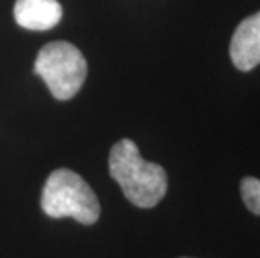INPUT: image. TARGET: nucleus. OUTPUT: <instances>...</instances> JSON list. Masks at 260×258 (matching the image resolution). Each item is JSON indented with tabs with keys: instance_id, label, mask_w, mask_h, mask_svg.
<instances>
[{
	"instance_id": "nucleus-3",
	"label": "nucleus",
	"mask_w": 260,
	"mask_h": 258,
	"mask_svg": "<svg viewBox=\"0 0 260 258\" xmlns=\"http://www.w3.org/2000/svg\"><path fill=\"white\" fill-rule=\"evenodd\" d=\"M34 70L59 101L74 97L84 84L87 64L76 46L64 41L51 42L37 54Z\"/></svg>"
},
{
	"instance_id": "nucleus-7",
	"label": "nucleus",
	"mask_w": 260,
	"mask_h": 258,
	"mask_svg": "<svg viewBox=\"0 0 260 258\" xmlns=\"http://www.w3.org/2000/svg\"><path fill=\"white\" fill-rule=\"evenodd\" d=\"M181 258H188V256H181Z\"/></svg>"
},
{
	"instance_id": "nucleus-1",
	"label": "nucleus",
	"mask_w": 260,
	"mask_h": 258,
	"mask_svg": "<svg viewBox=\"0 0 260 258\" xmlns=\"http://www.w3.org/2000/svg\"><path fill=\"white\" fill-rule=\"evenodd\" d=\"M109 174L126 200L138 208H153L165 198L168 176L163 166L143 159L136 142L121 139L109 153Z\"/></svg>"
},
{
	"instance_id": "nucleus-2",
	"label": "nucleus",
	"mask_w": 260,
	"mask_h": 258,
	"mask_svg": "<svg viewBox=\"0 0 260 258\" xmlns=\"http://www.w3.org/2000/svg\"><path fill=\"white\" fill-rule=\"evenodd\" d=\"M42 211L51 218H74L82 225H94L101 215L96 193L79 174L71 169H56L44 185Z\"/></svg>"
},
{
	"instance_id": "nucleus-5",
	"label": "nucleus",
	"mask_w": 260,
	"mask_h": 258,
	"mask_svg": "<svg viewBox=\"0 0 260 258\" xmlns=\"http://www.w3.org/2000/svg\"><path fill=\"white\" fill-rule=\"evenodd\" d=\"M14 19L24 29L49 30L62 19V7L57 0H17Z\"/></svg>"
},
{
	"instance_id": "nucleus-4",
	"label": "nucleus",
	"mask_w": 260,
	"mask_h": 258,
	"mask_svg": "<svg viewBox=\"0 0 260 258\" xmlns=\"http://www.w3.org/2000/svg\"><path fill=\"white\" fill-rule=\"evenodd\" d=\"M230 59L242 72H248L260 64V12L237 25L230 42Z\"/></svg>"
},
{
	"instance_id": "nucleus-6",
	"label": "nucleus",
	"mask_w": 260,
	"mask_h": 258,
	"mask_svg": "<svg viewBox=\"0 0 260 258\" xmlns=\"http://www.w3.org/2000/svg\"><path fill=\"white\" fill-rule=\"evenodd\" d=\"M240 195L247 210L260 216V179L247 176L240 181Z\"/></svg>"
}]
</instances>
